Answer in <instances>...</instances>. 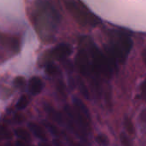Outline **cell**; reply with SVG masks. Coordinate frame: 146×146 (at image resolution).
I'll list each match as a JSON object with an SVG mask.
<instances>
[{"label": "cell", "instance_id": "cell-28", "mask_svg": "<svg viewBox=\"0 0 146 146\" xmlns=\"http://www.w3.org/2000/svg\"><path fill=\"white\" fill-rule=\"evenodd\" d=\"M79 146H82V145H79Z\"/></svg>", "mask_w": 146, "mask_h": 146}, {"label": "cell", "instance_id": "cell-7", "mask_svg": "<svg viewBox=\"0 0 146 146\" xmlns=\"http://www.w3.org/2000/svg\"><path fill=\"white\" fill-rule=\"evenodd\" d=\"M72 52L71 46L66 44H61L56 46L49 54V56L55 60L62 61L68 57Z\"/></svg>", "mask_w": 146, "mask_h": 146}, {"label": "cell", "instance_id": "cell-25", "mask_svg": "<svg viewBox=\"0 0 146 146\" xmlns=\"http://www.w3.org/2000/svg\"><path fill=\"white\" fill-rule=\"evenodd\" d=\"M53 143L55 144V145L56 146H62V144H61L58 140H54V141H53Z\"/></svg>", "mask_w": 146, "mask_h": 146}, {"label": "cell", "instance_id": "cell-19", "mask_svg": "<svg viewBox=\"0 0 146 146\" xmlns=\"http://www.w3.org/2000/svg\"><path fill=\"white\" fill-rule=\"evenodd\" d=\"M25 79L23 78V77H17V78H15V81H14V83H15V85L17 86V87H21V86H23L24 85H25Z\"/></svg>", "mask_w": 146, "mask_h": 146}, {"label": "cell", "instance_id": "cell-14", "mask_svg": "<svg viewBox=\"0 0 146 146\" xmlns=\"http://www.w3.org/2000/svg\"><path fill=\"white\" fill-rule=\"evenodd\" d=\"M28 102H29V100H28L27 97L25 96V95H23V96H21V97L20 98V99L18 100V102H17V104H16V108H17L18 110H24V109L27 106Z\"/></svg>", "mask_w": 146, "mask_h": 146}, {"label": "cell", "instance_id": "cell-2", "mask_svg": "<svg viewBox=\"0 0 146 146\" xmlns=\"http://www.w3.org/2000/svg\"><path fill=\"white\" fill-rule=\"evenodd\" d=\"M47 5L48 3H45L44 6H40L34 16V25L42 36H47L46 33L53 31L60 19L58 13L51 6Z\"/></svg>", "mask_w": 146, "mask_h": 146}, {"label": "cell", "instance_id": "cell-10", "mask_svg": "<svg viewBox=\"0 0 146 146\" xmlns=\"http://www.w3.org/2000/svg\"><path fill=\"white\" fill-rule=\"evenodd\" d=\"M28 127L32 131V133L34 134V136H36L37 138H38L39 139L43 141L47 140V137H46V133L44 130L38 124L34 123V122H30L28 124Z\"/></svg>", "mask_w": 146, "mask_h": 146}, {"label": "cell", "instance_id": "cell-23", "mask_svg": "<svg viewBox=\"0 0 146 146\" xmlns=\"http://www.w3.org/2000/svg\"><path fill=\"white\" fill-rule=\"evenodd\" d=\"M142 58H143V62L145 64L146 66V49H145L142 52Z\"/></svg>", "mask_w": 146, "mask_h": 146}, {"label": "cell", "instance_id": "cell-3", "mask_svg": "<svg viewBox=\"0 0 146 146\" xmlns=\"http://www.w3.org/2000/svg\"><path fill=\"white\" fill-rule=\"evenodd\" d=\"M67 9L70 12L74 20L81 26H96L100 19L95 15L80 1H65Z\"/></svg>", "mask_w": 146, "mask_h": 146}, {"label": "cell", "instance_id": "cell-24", "mask_svg": "<svg viewBox=\"0 0 146 146\" xmlns=\"http://www.w3.org/2000/svg\"><path fill=\"white\" fill-rule=\"evenodd\" d=\"M141 120L142 121H146V110L145 111H143L142 112V114H141Z\"/></svg>", "mask_w": 146, "mask_h": 146}, {"label": "cell", "instance_id": "cell-26", "mask_svg": "<svg viewBox=\"0 0 146 146\" xmlns=\"http://www.w3.org/2000/svg\"><path fill=\"white\" fill-rule=\"evenodd\" d=\"M0 146H13L11 144H3V145H0Z\"/></svg>", "mask_w": 146, "mask_h": 146}, {"label": "cell", "instance_id": "cell-11", "mask_svg": "<svg viewBox=\"0 0 146 146\" xmlns=\"http://www.w3.org/2000/svg\"><path fill=\"white\" fill-rule=\"evenodd\" d=\"M15 133L21 141H24L28 144H30V142L32 141V137H31L29 132L25 128H22V127L17 128V129H15Z\"/></svg>", "mask_w": 146, "mask_h": 146}, {"label": "cell", "instance_id": "cell-12", "mask_svg": "<svg viewBox=\"0 0 146 146\" xmlns=\"http://www.w3.org/2000/svg\"><path fill=\"white\" fill-rule=\"evenodd\" d=\"M12 138V133L4 126L0 125V141L4 139H10Z\"/></svg>", "mask_w": 146, "mask_h": 146}, {"label": "cell", "instance_id": "cell-6", "mask_svg": "<svg viewBox=\"0 0 146 146\" xmlns=\"http://www.w3.org/2000/svg\"><path fill=\"white\" fill-rule=\"evenodd\" d=\"M76 64H77L80 73L83 75H86V76L88 75V74L90 73L91 65H90L88 55L85 50L81 49L78 52L77 56H76Z\"/></svg>", "mask_w": 146, "mask_h": 146}, {"label": "cell", "instance_id": "cell-21", "mask_svg": "<svg viewBox=\"0 0 146 146\" xmlns=\"http://www.w3.org/2000/svg\"><path fill=\"white\" fill-rule=\"evenodd\" d=\"M141 92H142V94H141V96L146 99V80L143 83V85L141 86Z\"/></svg>", "mask_w": 146, "mask_h": 146}, {"label": "cell", "instance_id": "cell-1", "mask_svg": "<svg viewBox=\"0 0 146 146\" xmlns=\"http://www.w3.org/2000/svg\"><path fill=\"white\" fill-rule=\"evenodd\" d=\"M132 47L133 41L130 37L125 33L116 32L111 35L110 44L106 46V51L113 60L123 63L131 51Z\"/></svg>", "mask_w": 146, "mask_h": 146}, {"label": "cell", "instance_id": "cell-18", "mask_svg": "<svg viewBox=\"0 0 146 146\" xmlns=\"http://www.w3.org/2000/svg\"><path fill=\"white\" fill-rule=\"evenodd\" d=\"M57 71H58L57 67L53 63H49L46 66V73H48L49 74H55L57 73Z\"/></svg>", "mask_w": 146, "mask_h": 146}, {"label": "cell", "instance_id": "cell-16", "mask_svg": "<svg viewBox=\"0 0 146 146\" xmlns=\"http://www.w3.org/2000/svg\"><path fill=\"white\" fill-rule=\"evenodd\" d=\"M120 140H121V143L123 146H132L129 138L123 133H121V135H120Z\"/></svg>", "mask_w": 146, "mask_h": 146}, {"label": "cell", "instance_id": "cell-17", "mask_svg": "<svg viewBox=\"0 0 146 146\" xmlns=\"http://www.w3.org/2000/svg\"><path fill=\"white\" fill-rule=\"evenodd\" d=\"M79 88H80V92L84 95V97L88 98H89V92H88V90H87L86 85L83 83L82 80H80V82H79Z\"/></svg>", "mask_w": 146, "mask_h": 146}, {"label": "cell", "instance_id": "cell-20", "mask_svg": "<svg viewBox=\"0 0 146 146\" xmlns=\"http://www.w3.org/2000/svg\"><path fill=\"white\" fill-rule=\"evenodd\" d=\"M44 125L53 133V134H55V135H58V131H57V129L53 126V125H51V124H50V123H48V122H46V121H44Z\"/></svg>", "mask_w": 146, "mask_h": 146}, {"label": "cell", "instance_id": "cell-8", "mask_svg": "<svg viewBox=\"0 0 146 146\" xmlns=\"http://www.w3.org/2000/svg\"><path fill=\"white\" fill-rule=\"evenodd\" d=\"M74 104L75 106L76 111L81 116H83L88 122H91V115H90V112H89L86 105L80 98H74Z\"/></svg>", "mask_w": 146, "mask_h": 146}, {"label": "cell", "instance_id": "cell-15", "mask_svg": "<svg viewBox=\"0 0 146 146\" xmlns=\"http://www.w3.org/2000/svg\"><path fill=\"white\" fill-rule=\"evenodd\" d=\"M96 141L103 146H108L110 144V139L105 134H98L96 137Z\"/></svg>", "mask_w": 146, "mask_h": 146}, {"label": "cell", "instance_id": "cell-9", "mask_svg": "<svg viewBox=\"0 0 146 146\" xmlns=\"http://www.w3.org/2000/svg\"><path fill=\"white\" fill-rule=\"evenodd\" d=\"M43 82L41 80L40 78L38 77H33L30 80H29V83H28V88H29V91L30 92L33 94V95H37L38 93L41 92L42 89H43Z\"/></svg>", "mask_w": 146, "mask_h": 146}, {"label": "cell", "instance_id": "cell-4", "mask_svg": "<svg viewBox=\"0 0 146 146\" xmlns=\"http://www.w3.org/2000/svg\"><path fill=\"white\" fill-rule=\"evenodd\" d=\"M92 52V64L94 68L100 74H103L104 75L107 77H110L113 74V68H112V63L109 57L105 56L99 50H98L96 47H93L91 49Z\"/></svg>", "mask_w": 146, "mask_h": 146}, {"label": "cell", "instance_id": "cell-27", "mask_svg": "<svg viewBox=\"0 0 146 146\" xmlns=\"http://www.w3.org/2000/svg\"><path fill=\"white\" fill-rule=\"evenodd\" d=\"M39 146H50V145H49L48 144H45V143H42V144H40V145H39Z\"/></svg>", "mask_w": 146, "mask_h": 146}, {"label": "cell", "instance_id": "cell-13", "mask_svg": "<svg viewBox=\"0 0 146 146\" xmlns=\"http://www.w3.org/2000/svg\"><path fill=\"white\" fill-rule=\"evenodd\" d=\"M124 127L127 130V132L133 135L135 133V128H134V126L132 122V121L128 118V117H125L124 118Z\"/></svg>", "mask_w": 146, "mask_h": 146}, {"label": "cell", "instance_id": "cell-5", "mask_svg": "<svg viewBox=\"0 0 146 146\" xmlns=\"http://www.w3.org/2000/svg\"><path fill=\"white\" fill-rule=\"evenodd\" d=\"M21 43L19 38L0 32V52L6 53L9 57L19 53Z\"/></svg>", "mask_w": 146, "mask_h": 146}, {"label": "cell", "instance_id": "cell-22", "mask_svg": "<svg viewBox=\"0 0 146 146\" xmlns=\"http://www.w3.org/2000/svg\"><path fill=\"white\" fill-rule=\"evenodd\" d=\"M15 145L16 146H31L30 145V144L26 143V142L21 141V140H17V141L15 142Z\"/></svg>", "mask_w": 146, "mask_h": 146}]
</instances>
